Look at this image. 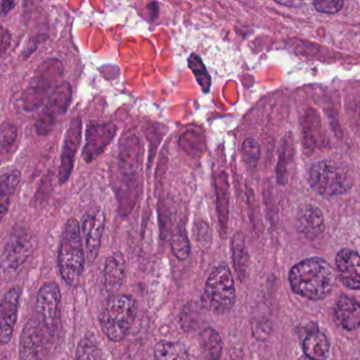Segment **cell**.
Returning <instances> with one entry per match:
<instances>
[{
    "label": "cell",
    "instance_id": "obj_1",
    "mask_svg": "<svg viewBox=\"0 0 360 360\" xmlns=\"http://www.w3.org/2000/svg\"><path fill=\"white\" fill-rule=\"evenodd\" d=\"M288 280L295 294L311 301L326 298L336 282L332 267L326 260L317 257L304 259L294 265Z\"/></svg>",
    "mask_w": 360,
    "mask_h": 360
},
{
    "label": "cell",
    "instance_id": "obj_2",
    "mask_svg": "<svg viewBox=\"0 0 360 360\" xmlns=\"http://www.w3.org/2000/svg\"><path fill=\"white\" fill-rule=\"evenodd\" d=\"M60 277L67 285L77 288L85 271L86 255L81 226L77 219L65 223L58 257Z\"/></svg>",
    "mask_w": 360,
    "mask_h": 360
},
{
    "label": "cell",
    "instance_id": "obj_3",
    "mask_svg": "<svg viewBox=\"0 0 360 360\" xmlns=\"http://www.w3.org/2000/svg\"><path fill=\"white\" fill-rule=\"evenodd\" d=\"M37 245L39 241L32 231L27 227H15L0 256V279L14 281L34 254Z\"/></svg>",
    "mask_w": 360,
    "mask_h": 360
},
{
    "label": "cell",
    "instance_id": "obj_4",
    "mask_svg": "<svg viewBox=\"0 0 360 360\" xmlns=\"http://www.w3.org/2000/svg\"><path fill=\"white\" fill-rule=\"evenodd\" d=\"M136 300L130 295L110 297L101 311L98 321L105 336L112 342H121L129 334L136 317Z\"/></svg>",
    "mask_w": 360,
    "mask_h": 360
},
{
    "label": "cell",
    "instance_id": "obj_5",
    "mask_svg": "<svg viewBox=\"0 0 360 360\" xmlns=\"http://www.w3.org/2000/svg\"><path fill=\"white\" fill-rule=\"evenodd\" d=\"M309 183L318 195L332 199L351 191L353 176L342 163L322 160L309 167Z\"/></svg>",
    "mask_w": 360,
    "mask_h": 360
},
{
    "label": "cell",
    "instance_id": "obj_6",
    "mask_svg": "<svg viewBox=\"0 0 360 360\" xmlns=\"http://www.w3.org/2000/svg\"><path fill=\"white\" fill-rule=\"evenodd\" d=\"M236 302V288L231 269L225 264L214 269L206 282L203 303L208 311L219 315L229 313Z\"/></svg>",
    "mask_w": 360,
    "mask_h": 360
},
{
    "label": "cell",
    "instance_id": "obj_7",
    "mask_svg": "<svg viewBox=\"0 0 360 360\" xmlns=\"http://www.w3.org/2000/svg\"><path fill=\"white\" fill-rule=\"evenodd\" d=\"M37 318L52 339L62 332V292L56 282H47L37 292Z\"/></svg>",
    "mask_w": 360,
    "mask_h": 360
},
{
    "label": "cell",
    "instance_id": "obj_8",
    "mask_svg": "<svg viewBox=\"0 0 360 360\" xmlns=\"http://www.w3.org/2000/svg\"><path fill=\"white\" fill-rule=\"evenodd\" d=\"M63 64L58 60H48L39 67L30 87L26 90L22 98V104L26 111H33L39 108L49 98L58 79L62 77Z\"/></svg>",
    "mask_w": 360,
    "mask_h": 360
},
{
    "label": "cell",
    "instance_id": "obj_9",
    "mask_svg": "<svg viewBox=\"0 0 360 360\" xmlns=\"http://www.w3.org/2000/svg\"><path fill=\"white\" fill-rule=\"evenodd\" d=\"M52 340L37 317L31 318L20 337V360H49Z\"/></svg>",
    "mask_w": 360,
    "mask_h": 360
},
{
    "label": "cell",
    "instance_id": "obj_10",
    "mask_svg": "<svg viewBox=\"0 0 360 360\" xmlns=\"http://www.w3.org/2000/svg\"><path fill=\"white\" fill-rule=\"evenodd\" d=\"M72 100V88L67 82L58 84L47 98L44 110L37 122V132L47 136L56 127L58 119L68 110Z\"/></svg>",
    "mask_w": 360,
    "mask_h": 360
},
{
    "label": "cell",
    "instance_id": "obj_11",
    "mask_svg": "<svg viewBox=\"0 0 360 360\" xmlns=\"http://www.w3.org/2000/svg\"><path fill=\"white\" fill-rule=\"evenodd\" d=\"M106 218L101 208L94 207L84 214L82 231L85 240V255L88 262L94 263L98 258L102 245Z\"/></svg>",
    "mask_w": 360,
    "mask_h": 360
},
{
    "label": "cell",
    "instance_id": "obj_12",
    "mask_svg": "<svg viewBox=\"0 0 360 360\" xmlns=\"http://www.w3.org/2000/svg\"><path fill=\"white\" fill-rule=\"evenodd\" d=\"M140 143L136 136H129L122 144L119 155V172L121 185L125 187L122 193L127 189L134 191L138 181L139 168H140Z\"/></svg>",
    "mask_w": 360,
    "mask_h": 360
},
{
    "label": "cell",
    "instance_id": "obj_13",
    "mask_svg": "<svg viewBox=\"0 0 360 360\" xmlns=\"http://www.w3.org/2000/svg\"><path fill=\"white\" fill-rule=\"evenodd\" d=\"M22 288L13 286L0 300V345H6L13 338L18 322Z\"/></svg>",
    "mask_w": 360,
    "mask_h": 360
},
{
    "label": "cell",
    "instance_id": "obj_14",
    "mask_svg": "<svg viewBox=\"0 0 360 360\" xmlns=\"http://www.w3.org/2000/svg\"><path fill=\"white\" fill-rule=\"evenodd\" d=\"M82 129H83V124H82L81 117H75L69 125L65 136L64 145H63L60 172H58V180L60 184H65L72 174L77 149L81 144Z\"/></svg>",
    "mask_w": 360,
    "mask_h": 360
},
{
    "label": "cell",
    "instance_id": "obj_15",
    "mask_svg": "<svg viewBox=\"0 0 360 360\" xmlns=\"http://www.w3.org/2000/svg\"><path fill=\"white\" fill-rule=\"evenodd\" d=\"M117 126L111 123H90L86 131L83 159L91 163L104 153L117 134Z\"/></svg>",
    "mask_w": 360,
    "mask_h": 360
},
{
    "label": "cell",
    "instance_id": "obj_16",
    "mask_svg": "<svg viewBox=\"0 0 360 360\" xmlns=\"http://www.w3.org/2000/svg\"><path fill=\"white\" fill-rule=\"evenodd\" d=\"M336 269L339 279L345 288L358 290L360 288V257L356 250L343 248L336 256Z\"/></svg>",
    "mask_w": 360,
    "mask_h": 360
},
{
    "label": "cell",
    "instance_id": "obj_17",
    "mask_svg": "<svg viewBox=\"0 0 360 360\" xmlns=\"http://www.w3.org/2000/svg\"><path fill=\"white\" fill-rule=\"evenodd\" d=\"M297 229L309 239L319 237L326 229L324 217L320 208L313 204H304L297 212Z\"/></svg>",
    "mask_w": 360,
    "mask_h": 360
},
{
    "label": "cell",
    "instance_id": "obj_18",
    "mask_svg": "<svg viewBox=\"0 0 360 360\" xmlns=\"http://www.w3.org/2000/svg\"><path fill=\"white\" fill-rule=\"evenodd\" d=\"M335 322L347 330H355L360 326V305L349 296H341L334 307Z\"/></svg>",
    "mask_w": 360,
    "mask_h": 360
},
{
    "label": "cell",
    "instance_id": "obj_19",
    "mask_svg": "<svg viewBox=\"0 0 360 360\" xmlns=\"http://www.w3.org/2000/svg\"><path fill=\"white\" fill-rule=\"evenodd\" d=\"M126 276V261L121 252H113L106 259L104 267V282L106 290L117 292L123 285Z\"/></svg>",
    "mask_w": 360,
    "mask_h": 360
},
{
    "label": "cell",
    "instance_id": "obj_20",
    "mask_svg": "<svg viewBox=\"0 0 360 360\" xmlns=\"http://www.w3.org/2000/svg\"><path fill=\"white\" fill-rule=\"evenodd\" d=\"M20 180L22 174L18 169L0 174V221H3L7 216L12 199L20 186Z\"/></svg>",
    "mask_w": 360,
    "mask_h": 360
},
{
    "label": "cell",
    "instance_id": "obj_21",
    "mask_svg": "<svg viewBox=\"0 0 360 360\" xmlns=\"http://www.w3.org/2000/svg\"><path fill=\"white\" fill-rule=\"evenodd\" d=\"M304 356L314 360H326L330 354V343L328 337L319 330L309 332L302 343Z\"/></svg>",
    "mask_w": 360,
    "mask_h": 360
},
{
    "label": "cell",
    "instance_id": "obj_22",
    "mask_svg": "<svg viewBox=\"0 0 360 360\" xmlns=\"http://www.w3.org/2000/svg\"><path fill=\"white\" fill-rule=\"evenodd\" d=\"M231 248H233V263L236 273L240 281H244L250 271V259L245 238L241 233H237L233 236Z\"/></svg>",
    "mask_w": 360,
    "mask_h": 360
},
{
    "label": "cell",
    "instance_id": "obj_23",
    "mask_svg": "<svg viewBox=\"0 0 360 360\" xmlns=\"http://www.w3.org/2000/svg\"><path fill=\"white\" fill-rule=\"evenodd\" d=\"M155 360H193L189 349L183 343L160 341L155 347Z\"/></svg>",
    "mask_w": 360,
    "mask_h": 360
},
{
    "label": "cell",
    "instance_id": "obj_24",
    "mask_svg": "<svg viewBox=\"0 0 360 360\" xmlns=\"http://www.w3.org/2000/svg\"><path fill=\"white\" fill-rule=\"evenodd\" d=\"M202 360H221L222 340L214 328H208L201 334Z\"/></svg>",
    "mask_w": 360,
    "mask_h": 360
},
{
    "label": "cell",
    "instance_id": "obj_25",
    "mask_svg": "<svg viewBox=\"0 0 360 360\" xmlns=\"http://www.w3.org/2000/svg\"><path fill=\"white\" fill-rule=\"evenodd\" d=\"M217 191V210H218L219 219L223 227H226L227 218H229V183L225 174H221L216 179Z\"/></svg>",
    "mask_w": 360,
    "mask_h": 360
},
{
    "label": "cell",
    "instance_id": "obj_26",
    "mask_svg": "<svg viewBox=\"0 0 360 360\" xmlns=\"http://www.w3.org/2000/svg\"><path fill=\"white\" fill-rule=\"evenodd\" d=\"M75 360H103L98 340L92 334H87L79 340Z\"/></svg>",
    "mask_w": 360,
    "mask_h": 360
},
{
    "label": "cell",
    "instance_id": "obj_27",
    "mask_svg": "<svg viewBox=\"0 0 360 360\" xmlns=\"http://www.w3.org/2000/svg\"><path fill=\"white\" fill-rule=\"evenodd\" d=\"M188 66L195 75L198 84L204 94H208L212 87V77L204 65L203 60L197 54H191L188 58Z\"/></svg>",
    "mask_w": 360,
    "mask_h": 360
},
{
    "label": "cell",
    "instance_id": "obj_28",
    "mask_svg": "<svg viewBox=\"0 0 360 360\" xmlns=\"http://www.w3.org/2000/svg\"><path fill=\"white\" fill-rule=\"evenodd\" d=\"M303 138L304 145L309 148L317 146L321 138V124L319 117L315 113L309 112L305 117L304 127H303Z\"/></svg>",
    "mask_w": 360,
    "mask_h": 360
},
{
    "label": "cell",
    "instance_id": "obj_29",
    "mask_svg": "<svg viewBox=\"0 0 360 360\" xmlns=\"http://www.w3.org/2000/svg\"><path fill=\"white\" fill-rule=\"evenodd\" d=\"M172 248L178 260H185L191 255V243H189L184 225L180 224L176 227L172 236Z\"/></svg>",
    "mask_w": 360,
    "mask_h": 360
},
{
    "label": "cell",
    "instance_id": "obj_30",
    "mask_svg": "<svg viewBox=\"0 0 360 360\" xmlns=\"http://www.w3.org/2000/svg\"><path fill=\"white\" fill-rule=\"evenodd\" d=\"M260 145L255 139H246L242 144V159L250 167H256L260 159Z\"/></svg>",
    "mask_w": 360,
    "mask_h": 360
},
{
    "label": "cell",
    "instance_id": "obj_31",
    "mask_svg": "<svg viewBox=\"0 0 360 360\" xmlns=\"http://www.w3.org/2000/svg\"><path fill=\"white\" fill-rule=\"evenodd\" d=\"M343 1L341 0H318L314 3V7L320 13L335 14L342 10Z\"/></svg>",
    "mask_w": 360,
    "mask_h": 360
},
{
    "label": "cell",
    "instance_id": "obj_32",
    "mask_svg": "<svg viewBox=\"0 0 360 360\" xmlns=\"http://www.w3.org/2000/svg\"><path fill=\"white\" fill-rule=\"evenodd\" d=\"M16 139H18V128L11 124H8L7 126L3 128L1 130V134H0V146L1 149L5 150H9L11 147L15 144Z\"/></svg>",
    "mask_w": 360,
    "mask_h": 360
},
{
    "label": "cell",
    "instance_id": "obj_33",
    "mask_svg": "<svg viewBox=\"0 0 360 360\" xmlns=\"http://www.w3.org/2000/svg\"><path fill=\"white\" fill-rule=\"evenodd\" d=\"M11 46V34L5 27L0 26V58L8 51Z\"/></svg>",
    "mask_w": 360,
    "mask_h": 360
},
{
    "label": "cell",
    "instance_id": "obj_34",
    "mask_svg": "<svg viewBox=\"0 0 360 360\" xmlns=\"http://www.w3.org/2000/svg\"><path fill=\"white\" fill-rule=\"evenodd\" d=\"M14 6H15L14 1H3V3L0 4V13L6 15V14L9 13L13 9Z\"/></svg>",
    "mask_w": 360,
    "mask_h": 360
},
{
    "label": "cell",
    "instance_id": "obj_35",
    "mask_svg": "<svg viewBox=\"0 0 360 360\" xmlns=\"http://www.w3.org/2000/svg\"><path fill=\"white\" fill-rule=\"evenodd\" d=\"M299 360H314V359H311V358L307 357V356H302V357L299 358Z\"/></svg>",
    "mask_w": 360,
    "mask_h": 360
},
{
    "label": "cell",
    "instance_id": "obj_36",
    "mask_svg": "<svg viewBox=\"0 0 360 360\" xmlns=\"http://www.w3.org/2000/svg\"><path fill=\"white\" fill-rule=\"evenodd\" d=\"M0 360H7V358H6L5 356L1 355V354H0Z\"/></svg>",
    "mask_w": 360,
    "mask_h": 360
}]
</instances>
